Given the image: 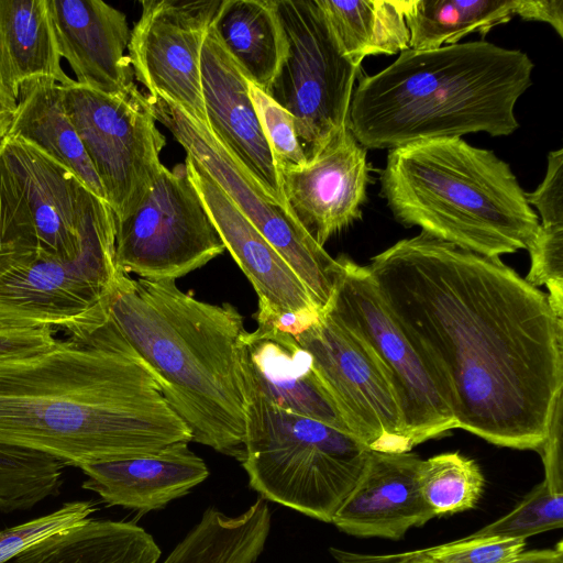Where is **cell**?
<instances>
[{
  "mask_svg": "<svg viewBox=\"0 0 563 563\" xmlns=\"http://www.w3.org/2000/svg\"><path fill=\"white\" fill-rule=\"evenodd\" d=\"M366 267L457 428L539 451L563 391V318L548 295L499 257L422 231Z\"/></svg>",
  "mask_w": 563,
  "mask_h": 563,
  "instance_id": "obj_1",
  "label": "cell"
},
{
  "mask_svg": "<svg viewBox=\"0 0 563 563\" xmlns=\"http://www.w3.org/2000/svg\"><path fill=\"white\" fill-rule=\"evenodd\" d=\"M190 441L110 314L41 352L0 358V444L80 468Z\"/></svg>",
  "mask_w": 563,
  "mask_h": 563,
  "instance_id": "obj_2",
  "label": "cell"
},
{
  "mask_svg": "<svg viewBox=\"0 0 563 563\" xmlns=\"http://www.w3.org/2000/svg\"><path fill=\"white\" fill-rule=\"evenodd\" d=\"M109 314L144 361L191 441L242 462L245 380L242 314L180 290L175 280L133 279L120 273Z\"/></svg>",
  "mask_w": 563,
  "mask_h": 563,
  "instance_id": "obj_3",
  "label": "cell"
},
{
  "mask_svg": "<svg viewBox=\"0 0 563 563\" xmlns=\"http://www.w3.org/2000/svg\"><path fill=\"white\" fill-rule=\"evenodd\" d=\"M520 49L484 40L433 49L408 48L354 87L347 129L366 150L461 137L512 134L515 106L532 84Z\"/></svg>",
  "mask_w": 563,
  "mask_h": 563,
  "instance_id": "obj_4",
  "label": "cell"
},
{
  "mask_svg": "<svg viewBox=\"0 0 563 563\" xmlns=\"http://www.w3.org/2000/svg\"><path fill=\"white\" fill-rule=\"evenodd\" d=\"M379 181L397 222L481 255L528 250L539 230L510 165L461 137L388 150Z\"/></svg>",
  "mask_w": 563,
  "mask_h": 563,
  "instance_id": "obj_5",
  "label": "cell"
},
{
  "mask_svg": "<svg viewBox=\"0 0 563 563\" xmlns=\"http://www.w3.org/2000/svg\"><path fill=\"white\" fill-rule=\"evenodd\" d=\"M244 448L241 463L262 498L324 522L355 487L371 451L351 433L273 405L246 383Z\"/></svg>",
  "mask_w": 563,
  "mask_h": 563,
  "instance_id": "obj_6",
  "label": "cell"
},
{
  "mask_svg": "<svg viewBox=\"0 0 563 563\" xmlns=\"http://www.w3.org/2000/svg\"><path fill=\"white\" fill-rule=\"evenodd\" d=\"M120 273L114 214L100 200L75 260L35 257L0 274V325L57 327L69 334L95 325L109 314Z\"/></svg>",
  "mask_w": 563,
  "mask_h": 563,
  "instance_id": "obj_7",
  "label": "cell"
},
{
  "mask_svg": "<svg viewBox=\"0 0 563 563\" xmlns=\"http://www.w3.org/2000/svg\"><path fill=\"white\" fill-rule=\"evenodd\" d=\"M286 53L267 93L295 120L310 162L347 124L360 67L340 51L317 0H275Z\"/></svg>",
  "mask_w": 563,
  "mask_h": 563,
  "instance_id": "obj_8",
  "label": "cell"
},
{
  "mask_svg": "<svg viewBox=\"0 0 563 563\" xmlns=\"http://www.w3.org/2000/svg\"><path fill=\"white\" fill-rule=\"evenodd\" d=\"M162 122L225 192L240 212L287 262L321 311L330 301L340 272L331 257L295 218L274 200L202 123L164 99L150 100Z\"/></svg>",
  "mask_w": 563,
  "mask_h": 563,
  "instance_id": "obj_9",
  "label": "cell"
},
{
  "mask_svg": "<svg viewBox=\"0 0 563 563\" xmlns=\"http://www.w3.org/2000/svg\"><path fill=\"white\" fill-rule=\"evenodd\" d=\"M62 98L120 221L141 205L163 166L159 154L166 142L152 103L137 87L108 95L77 81L62 86Z\"/></svg>",
  "mask_w": 563,
  "mask_h": 563,
  "instance_id": "obj_10",
  "label": "cell"
},
{
  "mask_svg": "<svg viewBox=\"0 0 563 563\" xmlns=\"http://www.w3.org/2000/svg\"><path fill=\"white\" fill-rule=\"evenodd\" d=\"M225 251L185 164L161 167L141 205L115 221V264L126 275L176 280Z\"/></svg>",
  "mask_w": 563,
  "mask_h": 563,
  "instance_id": "obj_11",
  "label": "cell"
},
{
  "mask_svg": "<svg viewBox=\"0 0 563 563\" xmlns=\"http://www.w3.org/2000/svg\"><path fill=\"white\" fill-rule=\"evenodd\" d=\"M328 310L369 350L395 395L411 448L457 428L427 368L380 299L366 266L345 255Z\"/></svg>",
  "mask_w": 563,
  "mask_h": 563,
  "instance_id": "obj_12",
  "label": "cell"
},
{
  "mask_svg": "<svg viewBox=\"0 0 563 563\" xmlns=\"http://www.w3.org/2000/svg\"><path fill=\"white\" fill-rule=\"evenodd\" d=\"M307 350L352 434L369 450L410 452L393 389L366 345L328 310L295 336Z\"/></svg>",
  "mask_w": 563,
  "mask_h": 563,
  "instance_id": "obj_13",
  "label": "cell"
},
{
  "mask_svg": "<svg viewBox=\"0 0 563 563\" xmlns=\"http://www.w3.org/2000/svg\"><path fill=\"white\" fill-rule=\"evenodd\" d=\"M222 0H143L131 31L129 58L150 100L164 99L207 123L201 47Z\"/></svg>",
  "mask_w": 563,
  "mask_h": 563,
  "instance_id": "obj_14",
  "label": "cell"
},
{
  "mask_svg": "<svg viewBox=\"0 0 563 563\" xmlns=\"http://www.w3.org/2000/svg\"><path fill=\"white\" fill-rule=\"evenodd\" d=\"M0 148L27 200L36 257L75 260L102 199L71 170L16 135H7Z\"/></svg>",
  "mask_w": 563,
  "mask_h": 563,
  "instance_id": "obj_15",
  "label": "cell"
},
{
  "mask_svg": "<svg viewBox=\"0 0 563 563\" xmlns=\"http://www.w3.org/2000/svg\"><path fill=\"white\" fill-rule=\"evenodd\" d=\"M366 152L346 125L305 166L279 173L287 207L320 246L362 219Z\"/></svg>",
  "mask_w": 563,
  "mask_h": 563,
  "instance_id": "obj_16",
  "label": "cell"
},
{
  "mask_svg": "<svg viewBox=\"0 0 563 563\" xmlns=\"http://www.w3.org/2000/svg\"><path fill=\"white\" fill-rule=\"evenodd\" d=\"M185 165L225 250L256 291L257 324H271L285 313L319 314L320 310L291 267L208 173L188 155Z\"/></svg>",
  "mask_w": 563,
  "mask_h": 563,
  "instance_id": "obj_17",
  "label": "cell"
},
{
  "mask_svg": "<svg viewBox=\"0 0 563 563\" xmlns=\"http://www.w3.org/2000/svg\"><path fill=\"white\" fill-rule=\"evenodd\" d=\"M200 77L210 132L274 200L286 205L280 175L250 96V80L211 25L201 47Z\"/></svg>",
  "mask_w": 563,
  "mask_h": 563,
  "instance_id": "obj_18",
  "label": "cell"
},
{
  "mask_svg": "<svg viewBox=\"0 0 563 563\" xmlns=\"http://www.w3.org/2000/svg\"><path fill=\"white\" fill-rule=\"evenodd\" d=\"M62 58L79 85L108 95L136 88L125 14L101 0H47Z\"/></svg>",
  "mask_w": 563,
  "mask_h": 563,
  "instance_id": "obj_19",
  "label": "cell"
},
{
  "mask_svg": "<svg viewBox=\"0 0 563 563\" xmlns=\"http://www.w3.org/2000/svg\"><path fill=\"white\" fill-rule=\"evenodd\" d=\"M240 353L245 383L264 399L352 434L310 353L294 335L257 324L243 334Z\"/></svg>",
  "mask_w": 563,
  "mask_h": 563,
  "instance_id": "obj_20",
  "label": "cell"
},
{
  "mask_svg": "<svg viewBox=\"0 0 563 563\" xmlns=\"http://www.w3.org/2000/svg\"><path fill=\"white\" fill-rule=\"evenodd\" d=\"M421 461L410 452L371 450L360 479L332 522L351 536L399 540L410 528L433 519L419 487Z\"/></svg>",
  "mask_w": 563,
  "mask_h": 563,
  "instance_id": "obj_21",
  "label": "cell"
},
{
  "mask_svg": "<svg viewBox=\"0 0 563 563\" xmlns=\"http://www.w3.org/2000/svg\"><path fill=\"white\" fill-rule=\"evenodd\" d=\"M189 442L173 443L158 452L131 459L88 464L81 487L108 506L148 512L186 495L209 475L205 461Z\"/></svg>",
  "mask_w": 563,
  "mask_h": 563,
  "instance_id": "obj_22",
  "label": "cell"
},
{
  "mask_svg": "<svg viewBox=\"0 0 563 563\" xmlns=\"http://www.w3.org/2000/svg\"><path fill=\"white\" fill-rule=\"evenodd\" d=\"M33 79L68 86L47 0H0V85L16 100Z\"/></svg>",
  "mask_w": 563,
  "mask_h": 563,
  "instance_id": "obj_23",
  "label": "cell"
},
{
  "mask_svg": "<svg viewBox=\"0 0 563 563\" xmlns=\"http://www.w3.org/2000/svg\"><path fill=\"white\" fill-rule=\"evenodd\" d=\"M8 135H16L71 170L98 198L107 201L100 179L85 151L62 98V85L51 79L25 82Z\"/></svg>",
  "mask_w": 563,
  "mask_h": 563,
  "instance_id": "obj_24",
  "label": "cell"
},
{
  "mask_svg": "<svg viewBox=\"0 0 563 563\" xmlns=\"http://www.w3.org/2000/svg\"><path fill=\"white\" fill-rule=\"evenodd\" d=\"M211 26L249 80L267 92L286 53L275 0H222Z\"/></svg>",
  "mask_w": 563,
  "mask_h": 563,
  "instance_id": "obj_25",
  "label": "cell"
},
{
  "mask_svg": "<svg viewBox=\"0 0 563 563\" xmlns=\"http://www.w3.org/2000/svg\"><path fill=\"white\" fill-rule=\"evenodd\" d=\"M161 549L134 522L90 518L24 550L10 563H158Z\"/></svg>",
  "mask_w": 563,
  "mask_h": 563,
  "instance_id": "obj_26",
  "label": "cell"
},
{
  "mask_svg": "<svg viewBox=\"0 0 563 563\" xmlns=\"http://www.w3.org/2000/svg\"><path fill=\"white\" fill-rule=\"evenodd\" d=\"M341 53L355 66L373 55L409 48V0H317Z\"/></svg>",
  "mask_w": 563,
  "mask_h": 563,
  "instance_id": "obj_27",
  "label": "cell"
},
{
  "mask_svg": "<svg viewBox=\"0 0 563 563\" xmlns=\"http://www.w3.org/2000/svg\"><path fill=\"white\" fill-rule=\"evenodd\" d=\"M520 0H409L405 14L409 48L433 49L470 33L485 36L518 15Z\"/></svg>",
  "mask_w": 563,
  "mask_h": 563,
  "instance_id": "obj_28",
  "label": "cell"
},
{
  "mask_svg": "<svg viewBox=\"0 0 563 563\" xmlns=\"http://www.w3.org/2000/svg\"><path fill=\"white\" fill-rule=\"evenodd\" d=\"M418 481L422 498L435 517L474 508L484 488L476 462L457 452L422 460Z\"/></svg>",
  "mask_w": 563,
  "mask_h": 563,
  "instance_id": "obj_29",
  "label": "cell"
},
{
  "mask_svg": "<svg viewBox=\"0 0 563 563\" xmlns=\"http://www.w3.org/2000/svg\"><path fill=\"white\" fill-rule=\"evenodd\" d=\"M37 256L27 200L0 148V274Z\"/></svg>",
  "mask_w": 563,
  "mask_h": 563,
  "instance_id": "obj_30",
  "label": "cell"
},
{
  "mask_svg": "<svg viewBox=\"0 0 563 563\" xmlns=\"http://www.w3.org/2000/svg\"><path fill=\"white\" fill-rule=\"evenodd\" d=\"M563 527V494L542 482L510 512L464 537L466 539H522Z\"/></svg>",
  "mask_w": 563,
  "mask_h": 563,
  "instance_id": "obj_31",
  "label": "cell"
},
{
  "mask_svg": "<svg viewBox=\"0 0 563 563\" xmlns=\"http://www.w3.org/2000/svg\"><path fill=\"white\" fill-rule=\"evenodd\" d=\"M95 511L90 500L68 501L47 515L0 530V563H9L38 542L86 522Z\"/></svg>",
  "mask_w": 563,
  "mask_h": 563,
  "instance_id": "obj_32",
  "label": "cell"
},
{
  "mask_svg": "<svg viewBox=\"0 0 563 563\" xmlns=\"http://www.w3.org/2000/svg\"><path fill=\"white\" fill-rule=\"evenodd\" d=\"M250 96L278 173L307 164L294 117L266 91L250 81Z\"/></svg>",
  "mask_w": 563,
  "mask_h": 563,
  "instance_id": "obj_33",
  "label": "cell"
},
{
  "mask_svg": "<svg viewBox=\"0 0 563 563\" xmlns=\"http://www.w3.org/2000/svg\"><path fill=\"white\" fill-rule=\"evenodd\" d=\"M531 258L526 277L531 285H545L553 311L563 318V224H541L528 247Z\"/></svg>",
  "mask_w": 563,
  "mask_h": 563,
  "instance_id": "obj_34",
  "label": "cell"
},
{
  "mask_svg": "<svg viewBox=\"0 0 563 563\" xmlns=\"http://www.w3.org/2000/svg\"><path fill=\"white\" fill-rule=\"evenodd\" d=\"M528 203L536 207L541 224H563V150L548 155V167L542 183L527 194Z\"/></svg>",
  "mask_w": 563,
  "mask_h": 563,
  "instance_id": "obj_35",
  "label": "cell"
},
{
  "mask_svg": "<svg viewBox=\"0 0 563 563\" xmlns=\"http://www.w3.org/2000/svg\"><path fill=\"white\" fill-rule=\"evenodd\" d=\"M563 391L554 404L548 435L540 448L544 465V483L555 494H563L562 411Z\"/></svg>",
  "mask_w": 563,
  "mask_h": 563,
  "instance_id": "obj_36",
  "label": "cell"
},
{
  "mask_svg": "<svg viewBox=\"0 0 563 563\" xmlns=\"http://www.w3.org/2000/svg\"><path fill=\"white\" fill-rule=\"evenodd\" d=\"M55 330L51 327H1L0 358L41 352L56 342Z\"/></svg>",
  "mask_w": 563,
  "mask_h": 563,
  "instance_id": "obj_37",
  "label": "cell"
},
{
  "mask_svg": "<svg viewBox=\"0 0 563 563\" xmlns=\"http://www.w3.org/2000/svg\"><path fill=\"white\" fill-rule=\"evenodd\" d=\"M518 15L549 23L563 37V0H520Z\"/></svg>",
  "mask_w": 563,
  "mask_h": 563,
  "instance_id": "obj_38",
  "label": "cell"
},
{
  "mask_svg": "<svg viewBox=\"0 0 563 563\" xmlns=\"http://www.w3.org/2000/svg\"><path fill=\"white\" fill-rule=\"evenodd\" d=\"M503 563H563V542L554 549L522 551Z\"/></svg>",
  "mask_w": 563,
  "mask_h": 563,
  "instance_id": "obj_39",
  "label": "cell"
},
{
  "mask_svg": "<svg viewBox=\"0 0 563 563\" xmlns=\"http://www.w3.org/2000/svg\"><path fill=\"white\" fill-rule=\"evenodd\" d=\"M18 110V100L0 85V145L9 133Z\"/></svg>",
  "mask_w": 563,
  "mask_h": 563,
  "instance_id": "obj_40",
  "label": "cell"
},
{
  "mask_svg": "<svg viewBox=\"0 0 563 563\" xmlns=\"http://www.w3.org/2000/svg\"><path fill=\"white\" fill-rule=\"evenodd\" d=\"M398 563H430L427 559H412L407 561H401Z\"/></svg>",
  "mask_w": 563,
  "mask_h": 563,
  "instance_id": "obj_41",
  "label": "cell"
},
{
  "mask_svg": "<svg viewBox=\"0 0 563 563\" xmlns=\"http://www.w3.org/2000/svg\"><path fill=\"white\" fill-rule=\"evenodd\" d=\"M10 563V562H9Z\"/></svg>",
  "mask_w": 563,
  "mask_h": 563,
  "instance_id": "obj_42",
  "label": "cell"
}]
</instances>
